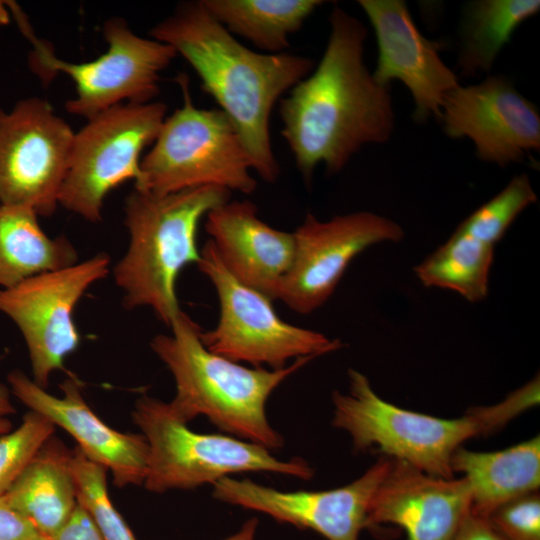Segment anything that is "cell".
Listing matches in <instances>:
<instances>
[{
    "mask_svg": "<svg viewBox=\"0 0 540 540\" xmlns=\"http://www.w3.org/2000/svg\"><path fill=\"white\" fill-rule=\"evenodd\" d=\"M318 66L279 103L287 142L305 181L323 164L341 171L364 145L391 137L395 114L390 86L379 84L364 63V24L339 6Z\"/></svg>",
    "mask_w": 540,
    "mask_h": 540,
    "instance_id": "cell-1",
    "label": "cell"
},
{
    "mask_svg": "<svg viewBox=\"0 0 540 540\" xmlns=\"http://www.w3.org/2000/svg\"><path fill=\"white\" fill-rule=\"evenodd\" d=\"M150 35L192 66L202 89L234 125L252 170L264 181L275 182L280 167L270 138L271 112L286 91L311 73L313 60L247 48L211 16L201 0L179 4Z\"/></svg>",
    "mask_w": 540,
    "mask_h": 540,
    "instance_id": "cell-2",
    "label": "cell"
},
{
    "mask_svg": "<svg viewBox=\"0 0 540 540\" xmlns=\"http://www.w3.org/2000/svg\"><path fill=\"white\" fill-rule=\"evenodd\" d=\"M348 393L334 391L332 425L347 432L356 451L375 449L435 477L452 478L453 453L473 437L503 428L540 401L537 375L502 401L446 419L406 410L382 399L361 372L348 370Z\"/></svg>",
    "mask_w": 540,
    "mask_h": 540,
    "instance_id": "cell-3",
    "label": "cell"
},
{
    "mask_svg": "<svg viewBox=\"0 0 540 540\" xmlns=\"http://www.w3.org/2000/svg\"><path fill=\"white\" fill-rule=\"evenodd\" d=\"M170 328V335H156L150 347L174 377L176 394L168 402L174 416L188 424L203 415L233 437L270 451L282 448L284 438L266 415L267 400L316 357L298 358L279 370L248 368L208 350L200 338L202 329L185 312Z\"/></svg>",
    "mask_w": 540,
    "mask_h": 540,
    "instance_id": "cell-4",
    "label": "cell"
},
{
    "mask_svg": "<svg viewBox=\"0 0 540 540\" xmlns=\"http://www.w3.org/2000/svg\"><path fill=\"white\" fill-rule=\"evenodd\" d=\"M230 191L203 186L157 196L134 188L124 203L129 233L125 255L113 269L127 309L148 306L170 327L182 311L176 280L188 264H197L201 252L197 232L201 219L229 201Z\"/></svg>",
    "mask_w": 540,
    "mask_h": 540,
    "instance_id": "cell-5",
    "label": "cell"
},
{
    "mask_svg": "<svg viewBox=\"0 0 540 540\" xmlns=\"http://www.w3.org/2000/svg\"><path fill=\"white\" fill-rule=\"evenodd\" d=\"M132 420L148 444L143 485L154 493L215 484L232 474L272 472L310 480L314 469L301 458L277 459L270 450L239 438L202 434L177 419L168 402L143 394Z\"/></svg>",
    "mask_w": 540,
    "mask_h": 540,
    "instance_id": "cell-6",
    "label": "cell"
},
{
    "mask_svg": "<svg viewBox=\"0 0 540 540\" xmlns=\"http://www.w3.org/2000/svg\"><path fill=\"white\" fill-rule=\"evenodd\" d=\"M183 104L165 117L140 163L134 188L157 196L218 186L250 194L257 187L238 132L221 109L197 108L186 74L177 77Z\"/></svg>",
    "mask_w": 540,
    "mask_h": 540,
    "instance_id": "cell-7",
    "label": "cell"
},
{
    "mask_svg": "<svg viewBox=\"0 0 540 540\" xmlns=\"http://www.w3.org/2000/svg\"><path fill=\"white\" fill-rule=\"evenodd\" d=\"M11 15L33 49L31 69L49 81L52 75H67L75 85V97L67 100L68 113L86 120L122 103H148L159 94L160 73L177 56L168 44L134 33L124 19L106 20L103 36L106 51L94 60L74 63L58 58L50 45L38 39L26 16L8 1Z\"/></svg>",
    "mask_w": 540,
    "mask_h": 540,
    "instance_id": "cell-8",
    "label": "cell"
},
{
    "mask_svg": "<svg viewBox=\"0 0 540 540\" xmlns=\"http://www.w3.org/2000/svg\"><path fill=\"white\" fill-rule=\"evenodd\" d=\"M166 111L158 101L122 103L87 119L74 134L59 205L89 222L101 221L107 195L128 180H141V154L156 139Z\"/></svg>",
    "mask_w": 540,
    "mask_h": 540,
    "instance_id": "cell-9",
    "label": "cell"
},
{
    "mask_svg": "<svg viewBox=\"0 0 540 540\" xmlns=\"http://www.w3.org/2000/svg\"><path fill=\"white\" fill-rule=\"evenodd\" d=\"M196 264L214 286L219 300V320L200 338L211 352L255 368L283 369L291 359L321 355L343 347L340 340L282 320L272 300L238 281L223 265L208 240Z\"/></svg>",
    "mask_w": 540,
    "mask_h": 540,
    "instance_id": "cell-10",
    "label": "cell"
},
{
    "mask_svg": "<svg viewBox=\"0 0 540 540\" xmlns=\"http://www.w3.org/2000/svg\"><path fill=\"white\" fill-rule=\"evenodd\" d=\"M75 132L40 97L0 108V204L51 216L59 206Z\"/></svg>",
    "mask_w": 540,
    "mask_h": 540,
    "instance_id": "cell-11",
    "label": "cell"
},
{
    "mask_svg": "<svg viewBox=\"0 0 540 540\" xmlns=\"http://www.w3.org/2000/svg\"><path fill=\"white\" fill-rule=\"evenodd\" d=\"M110 257L98 253L71 266L32 276L0 289V312L20 330L29 353L33 381L46 388L50 375L80 343L73 310L91 285L109 273Z\"/></svg>",
    "mask_w": 540,
    "mask_h": 540,
    "instance_id": "cell-12",
    "label": "cell"
},
{
    "mask_svg": "<svg viewBox=\"0 0 540 540\" xmlns=\"http://www.w3.org/2000/svg\"><path fill=\"white\" fill-rule=\"evenodd\" d=\"M293 235V262L276 300L297 313L309 314L330 298L357 255L380 242H399L404 231L391 219L359 211L327 221L308 213Z\"/></svg>",
    "mask_w": 540,
    "mask_h": 540,
    "instance_id": "cell-13",
    "label": "cell"
},
{
    "mask_svg": "<svg viewBox=\"0 0 540 540\" xmlns=\"http://www.w3.org/2000/svg\"><path fill=\"white\" fill-rule=\"evenodd\" d=\"M391 458L381 456L351 483L322 491L284 492L250 479L225 477L213 484L216 500L269 515L279 522L310 529L327 540H359L368 529L373 497Z\"/></svg>",
    "mask_w": 540,
    "mask_h": 540,
    "instance_id": "cell-14",
    "label": "cell"
},
{
    "mask_svg": "<svg viewBox=\"0 0 540 540\" xmlns=\"http://www.w3.org/2000/svg\"><path fill=\"white\" fill-rule=\"evenodd\" d=\"M440 121L447 136L469 138L479 159L501 167L540 148L539 111L504 76L449 92Z\"/></svg>",
    "mask_w": 540,
    "mask_h": 540,
    "instance_id": "cell-15",
    "label": "cell"
},
{
    "mask_svg": "<svg viewBox=\"0 0 540 540\" xmlns=\"http://www.w3.org/2000/svg\"><path fill=\"white\" fill-rule=\"evenodd\" d=\"M374 30L378 57L372 73L375 80L390 86L401 81L410 91L413 117L440 120L446 95L460 84L456 74L442 61L439 45L424 37L402 0H360Z\"/></svg>",
    "mask_w": 540,
    "mask_h": 540,
    "instance_id": "cell-16",
    "label": "cell"
},
{
    "mask_svg": "<svg viewBox=\"0 0 540 540\" xmlns=\"http://www.w3.org/2000/svg\"><path fill=\"white\" fill-rule=\"evenodd\" d=\"M7 379L18 400L63 428L89 459L110 470L116 487L143 485L148 460L145 437L104 423L86 403L76 379L68 377L60 384L62 397L49 394L20 370L10 372Z\"/></svg>",
    "mask_w": 540,
    "mask_h": 540,
    "instance_id": "cell-17",
    "label": "cell"
},
{
    "mask_svg": "<svg viewBox=\"0 0 540 540\" xmlns=\"http://www.w3.org/2000/svg\"><path fill=\"white\" fill-rule=\"evenodd\" d=\"M470 508L465 478L431 476L391 458L371 503L368 529L391 524L402 528L407 540H452Z\"/></svg>",
    "mask_w": 540,
    "mask_h": 540,
    "instance_id": "cell-18",
    "label": "cell"
},
{
    "mask_svg": "<svg viewBox=\"0 0 540 540\" xmlns=\"http://www.w3.org/2000/svg\"><path fill=\"white\" fill-rule=\"evenodd\" d=\"M205 230L221 262L238 281L276 300L293 262V233L266 224L248 200L227 201L210 210Z\"/></svg>",
    "mask_w": 540,
    "mask_h": 540,
    "instance_id": "cell-19",
    "label": "cell"
},
{
    "mask_svg": "<svg viewBox=\"0 0 540 540\" xmlns=\"http://www.w3.org/2000/svg\"><path fill=\"white\" fill-rule=\"evenodd\" d=\"M462 473L471 493L470 511L488 518L503 504L538 491L540 486V439L535 436L494 452H476L463 446L450 461Z\"/></svg>",
    "mask_w": 540,
    "mask_h": 540,
    "instance_id": "cell-20",
    "label": "cell"
},
{
    "mask_svg": "<svg viewBox=\"0 0 540 540\" xmlns=\"http://www.w3.org/2000/svg\"><path fill=\"white\" fill-rule=\"evenodd\" d=\"M71 454L72 450L52 435L4 494L42 537L56 533L77 505Z\"/></svg>",
    "mask_w": 540,
    "mask_h": 540,
    "instance_id": "cell-21",
    "label": "cell"
},
{
    "mask_svg": "<svg viewBox=\"0 0 540 540\" xmlns=\"http://www.w3.org/2000/svg\"><path fill=\"white\" fill-rule=\"evenodd\" d=\"M38 217L28 207L0 204V289L78 262L74 245L48 236Z\"/></svg>",
    "mask_w": 540,
    "mask_h": 540,
    "instance_id": "cell-22",
    "label": "cell"
},
{
    "mask_svg": "<svg viewBox=\"0 0 540 540\" xmlns=\"http://www.w3.org/2000/svg\"><path fill=\"white\" fill-rule=\"evenodd\" d=\"M229 33L268 54L284 53L289 37L319 7V0H201Z\"/></svg>",
    "mask_w": 540,
    "mask_h": 540,
    "instance_id": "cell-23",
    "label": "cell"
},
{
    "mask_svg": "<svg viewBox=\"0 0 540 540\" xmlns=\"http://www.w3.org/2000/svg\"><path fill=\"white\" fill-rule=\"evenodd\" d=\"M540 10L538 0H478L465 6L458 67L471 77L489 72L514 31Z\"/></svg>",
    "mask_w": 540,
    "mask_h": 540,
    "instance_id": "cell-24",
    "label": "cell"
},
{
    "mask_svg": "<svg viewBox=\"0 0 540 540\" xmlns=\"http://www.w3.org/2000/svg\"><path fill=\"white\" fill-rule=\"evenodd\" d=\"M493 258V245L474 238L458 227L414 271L424 286L452 290L474 303L488 295Z\"/></svg>",
    "mask_w": 540,
    "mask_h": 540,
    "instance_id": "cell-25",
    "label": "cell"
},
{
    "mask_svg": "<svg viewBox=\"0 0 540 540\" xmlns=\"http://www.w3.org/2000/svg\"><path fill=\"white\" fill-rule=\"evenodd\" d=\"M77 503L91 516L104 540H136L129 526L114 508L108 491L107 469L75 447L71 454Z\"/></svg>",
    "mask_w": 540,
    "mask_h": 540,
    "instance_id": "cell-26",
    "label": "cell"
},
{
    "mask_svg": "<svg viewBox=\"0 0 540 540\" xmlns=\"http://www.w3.org/2000/svg\"><path fill=\"white\" fill-rule=\"evenodd\" d=\"M536 201L537 196L529 177L526 174L517 175L458 227L474 238L494 246L516 217Z\"/></svg>",
    "mask_w": 540,
    "mask_h": 540,
    "instance_id": "cell-27",
    "label": "cell"
},
{
    "mask_svg": "<svg viewBox=\"0 0 540 540\" xmlns=\"http://www.w3.org/2000/svg\"><path fill=\"white\" fill-rule=\"evenodd\" d=\"M54 430L55 425L47 417L29 410L17 429L0 435V496L8 491Z\"/></svg>",
    "mask_w": 540,
    "mask_h": 540,
    "instance_id": "cell-28",
    "label": "cell"
},
{
    "mask_svg": "<svg viewBox=\"0 0 540 540\" xmlns=\"http://www.w3.org/2000/svg\"><path fill=\"white\" fill-rule=\"evenodd\" d=\"M488 519L506 540H540L539 492H531L503 504Z\"/></svg>",
    "mask_w": 540,
    "mask_h": 540,
    "instance_id": "cell-29",
    "label": "cell"
},
{
    "mask_svg": "<svg viewBox=\"0 0 540 540\" xmlns=\"http://www.w3.org/2000/svg\"><path fill=\"white\" fill-rule=\"evenodd\" d=\"M0 540H43L34 525L0 496Z\"/></svg>",
    "mask_w": 540,
    "mask_h": 540,
    "instance_id": "cell-30",
    "label": "cell"
},
{
    "mask_svg": "<svg viewBox=\"0 0 540 540\" xmlns=\"http://www.w3.org/2000/svg\"><path fill=\"white\" fill-rule=\"evenodd\" d=\"M43 540H104L89 513L77 503L67 522Z\"/></svg>",
    "mask_w": 540,
    "mask_h": 540,
    "instance_id": "cell-31",
    "label": "cell"
},
{
    "mask_svg": "<svg viewBox=\"0 0 540 540\" xmlns=\"http://www.w3.org/2000/svg\"><path fill=\"white\" fill-rule=\"evenodd\" d=\"M452 540H506L488 518L467 513Z\"/></svg>",
    "mask_w": 540,
    "mask_h": 540,
    "instance_id": "cell-32",
    "label": "cell"
},
{
    "mask_svg": "<svg viewBox=\"0 0 540 540\" xmlns=\"http://www.w3.org/2000/svg\"><path fill=\"white\" fill-rule=\"evenodd\" d=\"M258 528V519L252 517L248 519L241 528L231 536L223 540H256V532Z\"/></svg>",
    "mask_w": 540,
    "mask_h": 540,
    "instance_id": "cell-33",
    "label": "cell"
},
{
    "mask_svg": "<svg viewBox=\"0 0 540 540\" xmlns=\"http://www.w3.org/2000/svg\"><path fill=\"white\" fill-rule=\"evenodd\" d=\"M9 388L0 383V417H6L15 413V408L11 402Z\"/></svg>",
    "mask_w": 540,
    "mask_h": 540,
    "instance_id": "cell-34",
    "label": "cell"
},
{
    "mask_svg": "<svg viewBox=\"0 0 540 540\" xmlns=\"http://www.w3.org/2000/svg\"><path fill=\"white\" fill-rule=\"evenodd\" d=\"M11 16L8 1L0 0V26L8 24L11 20Z\"/></svg>",
    "mask_w": 540,
    "mask_h": 540,
    "instance_id": "cell-35",
    "label": "cell"
},
{
    "mask_svg": "<svg viewBox=\"0 0 540 540\" xmlns=\"http://www.w3.org/2000/svg\"><path fill=\"white\" fill-rule=\"evenodd\" d=\"M11 428V421L6 417H0V435L10 432Z\"/></svg>",
    "mask_w": 540,
    "mask_h": 540,
    "instance_id": "cell-36",
    "label": "cell"
}]
</instances>
